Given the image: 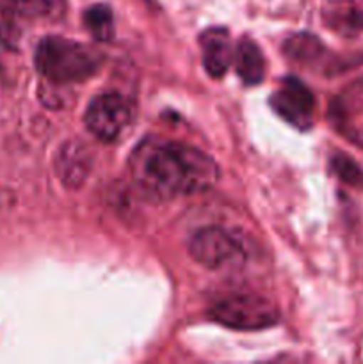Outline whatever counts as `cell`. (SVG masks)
I'll return each instance as SVG.
<instances>
[{
	"label": "cell",
	"instance_id": "2",
	"mask_svg": "<svg viewBox=\"0 0 363 364\" xmlns=\"http://www.w3.org/2000/svg\"><path fill=\"white\" fill-rule=\"evenodd\" d=\"M103 57L95 48L60 36H46L36 46L34 63L39 73L53 84L80 82L102 66Z\"/></svg>",
	"mask_w": 363,
	"mask_h": 364
},
{
	"label": "cell",
	"instance_id": "9",
	"mask_svg": "<svg viewBox=\"0 0 363 364\" xmlns=\"http://www.w3.org/2000/svg\"><path fill=\"white\" fill-rule=\"evenodd\" d=\"M235 66L246 85H256L265 77V59L253 39H241L235 50Z\"/></svg>",
	"mask_w": 363,
	"mask_h": 364
},
{
	"label": "cell",
	"instance_id": "8",
	"mask_svg": "<svg viewBox=\"0 0 363 364\" xmlns=\"http://www.w3.org/2000/svg\"><path fill=\"white\" fill-rule=\"evenodd\" d=\"M203 50V66L206 73L214 78H221L226 75L233 52H231L230 36L224 28H210L201 36Z\"/></svg>",
	"mask_w": 363,
	"mask_h": 364
},
{
	"label": "cell",
	"instance_id": "1",
	"mask_svg": "<svg viewBox=\"0 0 363 364\" xmlns=\"http://www.w3.org/2000/svg\"><path fill=\"white\" fill-rule=\"evenodd\" d=\"M135 183L157 199L206 191L219 178L217 164L206 153L184 142L146 139L130 159Z\"/></svg>",
	"mask_w": 363,
	"mask_h": 364
},
{
	"label": "cell",
	"instance_id": "3",
	"mask_svg": "<svg viewBox=\"0 0 363 364\" xmlns=\"http://www.w3.org/2000/svg\"><path fill=\"white\" fill-rule=\"evenodd\" d=\"M135 105L116 91H107L91 100L84 114L88 130L102 142H114L134 123Z\"/></svg>",
	"mask_w": 363,
	"mask_h": 364
},
{
	"label": "cell",
	"instance_id": "4",
	"mask_svg": "<svg viewBox=\"0 0 363 364\" xmlns=\"http://www.w3.org/2000/svg\"><path fill=\"white\" fill-rule=\"evenodd\" d=\"M210 318L228 329L260 331L276 326L280 315L269 301L256 295H235L217 302Z\"/></svg>",
	"mask_w": 363,
	"mask_h": 364
},
{
	"label": "cell",
	"instance_id": "13",
	"mask_svg": "<svg viewBox=\"0 0 363 364\" xmlns=\"http://www.w3.org/2000/svg\"><path fill=\"white\" fill-rule=\"evenodd\" d=\"M320 52H322V45L317 41L315 36L298 34L292 36L285 43V53L298 63H310L317 55H320Z\"/></svg>",
	"mask_w": 363,
	"mask_h": 364
},
{
	"label": "cell",
	"instance_id": "14",
	"mask_svg": "<svg viewBox=\"0 0 363 364\" xmlns=\"http://www.w3.org/2000/svg\"><path fill=\"white\" fill-rule=\"evenodd\" d=\"M331 167H333V171L342 181L352 185V187H363V171L359 169L358 164L352 159L338 153L331 160Z\"/></svg>",
	"mask_w": 363,
	"mask_h": 364
},
{
	"label": "cell",
	"instance_id": "7",
	"mask_svg": "<svg viewBox=\"0 0 363 364\" xmlns=\"http://www.w3.org/2000/svg\"><path fill=\"white\" fill-rule=\"evenodd\" d=\"M93 166L91 149L80 141H70L56 156V171L68 188H78L88 178Z\"/></svg>",
	"mask_w": 363,
	"mask_h": 364
},
{
	"label": "cell",
	"instance_id": "11",
	"mask_svg": "<svg viewBox=\"0 0 363 364\" xmlns=\"http://www.w3.org/2000/svg\"><path fill=\"white\" fill-rule=\"evenodd\" d=\"M84 25L96 41H110L114 36L112 11L105 4L91 6L84 13Z\"/></svg>",
	"mask_w": 363,
	"mask_h": 364
},
{
	"label": "cell",
	"instance_id": "6",
	"mask_svg": "<svg viewBox=\"0 0 363 364\" xmlns=\"http://www.w3.org/2000/svg\"><path fill=\"white\" fill-rule=\"evenodd\" d=\"M270 107L278 116L299 130L312 127L315 114V98L299 78L287 77L280 82L270 96Z\"/></svg>",
	"mask_w": 363,
	"mask_h": 364
},
{
	"label": "cell",
	"instance_id": "12",
	"mask_svg": "<svg viewBox=\"0 0 363 364\" xmlns=\"http://www.w3.org/2000/svg\"><path fill=\"white\" fill-rule=\"evenodd\" d=\"M64 0H0V7L27 16L56 14L63 9Z\"/></svg>",
	"mask_w": 363,
	"mask_h": 364
},
{
	"label": "cell",
	"instance_id": "10",
	"mask_svg": "<svg viewBox=\"0 0 363 364\" xmlns=\"http://www.w3.org/2000/svg\"><path fill=\"white\" fill-rule=\"evenodd\" d=\"M326 20L340 34L351 36L363 28V14L352 4H335L326 11Z\"/></svg>",
	"mask_w": 363,
	"mask_h": 364
},
{
	"label": "cell",
	"instance_id": "5",
	"mask_svg": "<svg viewBox=\"0 0 363 364\" xmlns=\"http://www.w3.org/2000/svg\"><path fill=\"white\" fill-rule=\"evenodd\" d=\"M189 252L206 269H223L244 262V249L230 231L210 226L196 231L189 242Z\"/></svg>",
	"mask_w": 363,
	"mask_h": 364
}]
</instances>
